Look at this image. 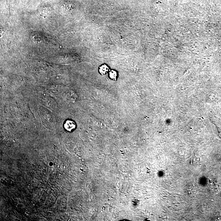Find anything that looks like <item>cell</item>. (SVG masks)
<instances>
[{
  "label": "cell",
  "instance_id": "obj_4",
  "mask_svg": "<svg viewBox=\"0 0 221 221\" xmlns=\"http://www.w3.org/2000/svg\"><path fill=\"white\" fill-rule=\"evenodd\" d=\"M110 77L111 78L116 80V77H117V72H115V71H113V70L111 71L110 72Z\"/></svg>",
  "mask_w": 221,
  "mask_h": 221
},
{
  "label": "cell",
  "instance_id": "obj_2",
  "mask_svg": "<svg viewBox=\"0 0 221 221\" xmlns=\"http://www.w3.org/2000/svg\"><path fill=\"white\" fill-rule=\"evenodd\" d=\"M75 127V123L73 121L68 120L64 124V128L68 131H71Z\"/></svg>",
  "mask_w": 221,
  "mask_h": 221
},
{
  "label": "cell",
  "instance_id": "obj_3",
  "mask_svg": "<svg viewBox=\"0 0 221 221\" xmlns=\"http://www.w3.org/2000/svg\"><path fill=\"white\" fill-rule=\"evenodd\" d=\"M108 69L107 66H106V65H103V66H102L101 68H100V73L102 74H105L107 72Z\"/></svg>",
  "mask_w": 221,
  "mask_h": 221
},
{
  "label": "cell",
  "instance_id": "obj_1",
  "mask_svg": "<svg viewBox=\"0 0 221 221\" xmlns=\"http://www.w3.org/2000/svg\"><path fill=\"white\" fill-rule=\"evenodd\" d=\"M41 113L42 119L45 122H52L55 121L53 116L45 109H43V111H41Z\"/></svg>",
  "mask_w": 221,
  "mask_h": 221
}]
</instances>
